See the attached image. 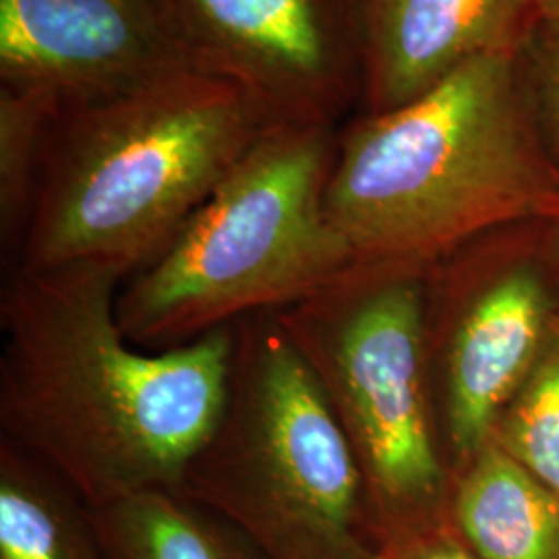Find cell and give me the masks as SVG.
<instances>
[{
  "mask_svg": "<svg viewBox=\"0 0 559 559\" xmlns=\"http://www.w3.org/2000/svg\"><path fill=\"white\" fill-rule=\"evenodd\" d=\"M127 276L104 263L4 272L0 438L92 508L182 489L221 419L235 323L166 350L131 344L117 300Z\"/></svg>",
  "mask_w": 559,
  "mask_h": 559,
  "instance_id": "1",
  "label": "cell"
},
{
  "mask_svg": "<svg viewBox=\"0 0 559 559\" xmlns=\"http://www.w3.org/2000/svg\"><path fill=\"white\" fill-rule=\"evenodd\" d=\"M325 212L355 261L436 263L493 230L556 221L519 52L462 64L419 98L340 127Z\"/></svg>",
  "mask_w": 559,
  "mask_h": 559,
  "instance_id": "2",
  "label": "cell"
},
{
  "mask_svg": "<svg viewBox=\"0 0 559 559\" xmlns=\"http://www.w3.org/2000/svg\"><path fill=\"white\" fill-rule=\"evenodd\" d=\"M272 124L239 85L198 69L60 106L44 133L29 216L9 270L104 263L133 276Z\"/></svg>",
  "mask_w": 559,
  "mask_h": 559,
  "instance_id": "3",
  "label": "cell"
},
{
  "mask_svg": "<svg viewBox=\"0 0 559 559\" xmlns=\"http://www.w3.org/2000/svg\"><path fill=\"white\" fill-rule=\"evenodd\" d=\"M340 127L276 122L160 255L122 282L117 313L145 350L309 299L353 263L325 212Z\"/></svg>",
  "mask_w": 559,
  "mask_h": 559,
  "instance_id": "4",
  "label": "cell"
},
{
  "mask_svg": "<svg viewBox=\"0 0 559 559\" xmlns=\"http://www.w3.org/2000/svg\"><path fill=\"white\" fill-rule=\"evenodd\" d=\"M182 491L267 559H381L359 462L276 313L235 323L221 419Z\"/></svg>",
  "mask_w": 559,
  "mask_h": 559,
  "instance_id": "5",
  "label": "cell"
},
{
  "mask_svg": "<svg viewBox=\"0 0 559 559\" xmlns=\"http://www.w3.org/2000/svg\"><path fill=\"white\" fill-rule=\"evenodd\" d=\"M431 263L353 261L280 325L320 383L367 485L381 551L450 524L427 325Z\"/></svg>",
  "mask_w": 559,
  "mask_h": 559,
  "instance_id": "6",
  "label": "cell"
},
{
  "mask_svg": "<svg viewBox=\"0 0 559 559\" xmlns=\"http://www.w3.org/2000/svg\"><path fill=\"white\" fill-rule=\"evenodd\" d=\"M549 221L520 228L519 253L493 255L491 233L431 263L427 307L441 440L452 479L485 443L537 362L551 318Z\"/></svg>",
  "mask_w": 559,
  "mask_h": 559,
  "instance_id": "7",
  "label": "cell"
},
{
  "mask_svg": "<svg viewBox=\"0 0 559 559\" xmlns=\"http://www.w3.org/2000/svg\"><path fill=\"white\" fill-rule=\"evenodd\" d=\"M193 64L260 102L274 122L342 127L359 112L353 0H164Z\"/></svg>",
  "mask_w": 559,
  "mask_h": 559,
  "instance_id": "8",
  "label": "cell"
},
{
  "mask_svg": "<svg viewBox=\"0 0 559 559\" xmlns=\"http://www.w3.org/2000/svg\"><path fill=\"white\" fill-rule=\"evenodd\" d=\"M187 69L198 67L164 0H0V85L41 92L57 108Z\"/></svg>",
  "mask_w": 559,
  "mask_h": 559,
  "instance_id": "9",
  "label": "cell"
},
{
  "mask_svg": "<svg viewBox=\"0 0 559 559\" xmlns=\"http://www.w3.org/2000/svg\"><path fill=\"white\" fill-rule=\"evenodd\" d=\"M359 27V112L419 98L462 64L519 50L537 0H353Z\"/></svg>",
  "mask_w": 559,
  "mask_h": 559,
  "instance_id": "10",
  "label": "cell"
},
{
  "mask_svg": "<svg viewBox=\"0 0 559 559\" xmlns=\"http://www.w3.org/2000/svg\"><path fill=\"white\" fill-rule=\"evenodd\" d=\"M450 526L483 559H559V496L491 440L452 479Z\"/></svg>",
  "mask_w": 559,
  "mask_h": 559,
  "instance_id": "11",
  "label": "cell"
},
{
  "mask_svg": "<svg viewBox=\"0 0 559 559\" xmlns=\"http://www.w3.org/2000/svg\"><path fill=\"white\" fill-rule=\"evenodd\" d=\"M0 559H110L92 506L7 438H0Z\"/></svg>",
  "mask_w": 559,
  "mask_h": 559,
  "instance_id": "12",
  "label": "cell"
},
{
  "mask_svg": "<svg viewBox=\"0 0 559 559\" xmlns=\"http://www.w3.org/2000/svg\"><path fill=\"white\" fill-rule=\"evenodd\" d=\"M92 510L110 559H267L182 489L143 491Z\"/></svg>",
  "mask_w": 559,
  "mask_h": 559,
  "instance_id": "13",
  "label": "cell"
},
{
  "mask_svg": "<svg viewBox=\"0 0 559 559\" xmlns=\"http://www.w3.org/2000/svg\"><path fill=\"white\" fill-rule=\"evenodd\" d=\"M57 104L46 94L0 85V249L2 270L20 253L32 207L41 141Z\"/></svg>",
  "mask_w": 559,
  "mask_h": 559,
  "instance_id": "14",
  "label": "cell"
},
{
  "mask_svg": "<svg viewBox=\"0 0 559 559\" xmlns=\"http://www.w3.org/2000/svg\"><path fill=\"white\" fill-rule=\"evenodd\" d=\"M491 440L559 496V321Z\"/></svg>",
  "mask_w": 559,
  "mask_h": 559,
  "instance_id": "15",
  "label": "cell"
},
{
  "mask_svg": "<svg viewBox=\"0 0 559 559\" xmlns=\"http://www.w3.org/2000/svg\"><path fill=\"white\" fill-rule=\"evenodd\" d=\"M516 52L540 138L559 166V13L537 15Z\"/></svg>",
  "mask_w": 559,
  "mask_h": 559,
  "instance_id": "16",
  "label": "cell"
},
{
  "mask_svg": "<svg viewBox=\"0 0 559 559\" xmlns=\"http://www.w3.org/2000/svg\"><path fill=\"white\" fill-rule=\"evenodd\" d=\"M381 559H483L454 533L440 526L408 539L394 540L383 547Z\"/></svg>",
  "mask_w": 559,
  "mask_h": 559,
  "instance_id": "17",
  "label": "cell"
},
{
  "mask_svg": "<svg viewBox=\"0 0 559 559\" xmlns=\"http://www.w3.org/2000/svg\"><path fill=\"white\" fill-rule=\"evenodd\" d=\"M537 13L539 15H558L559 0H537Z\"/></svg>",
  "mask_w": 559,
  "mask_h": 559,
  "instance_id": "18",
  "label": "cell"
},
{
  "mask_svg": "<svg viewBox=\"0 0 559 559\" xmlns=\"http://www.w3.org/2000/svg\"><path fill=\"white\" fill-rule=\"evenodd\" d=\"M549 233H551V242H554V249H556L559 260V216L556 221H549Z\"/></svg>",
  "mask_w": 559,
  "mask_h": 559,
  "instance_id": "19",
  "label": "cell"
}]
</instances>
